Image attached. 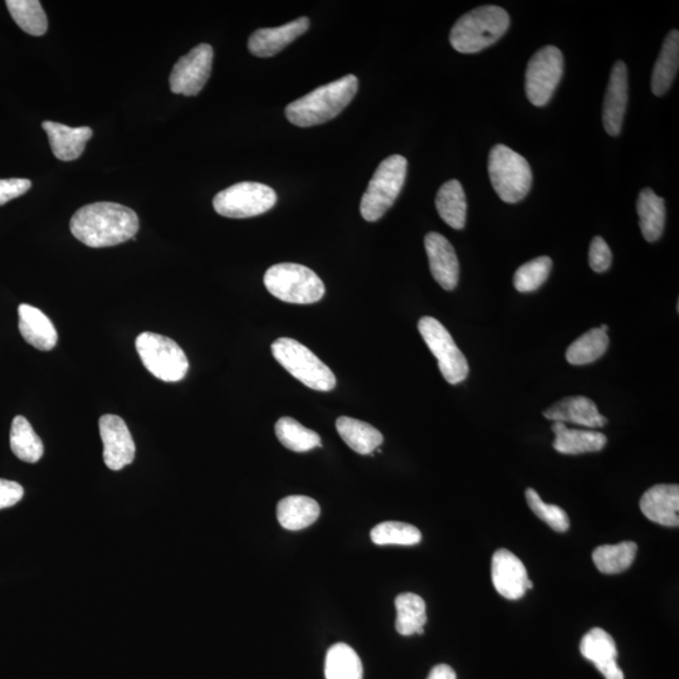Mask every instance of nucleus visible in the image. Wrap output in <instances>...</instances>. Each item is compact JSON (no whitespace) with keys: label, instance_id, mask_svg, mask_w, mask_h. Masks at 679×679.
Listing matches in <instances>:
<instances>
[{"label":"nucleus","instance_id":"nucleus-31","mask_svg":"<svg viewBox=\"0 0 679 679\" xmlns=\"http://www.w3.org/2000/svg\"><path fill=\"white\" fill-rule=\"evenodd\" d=\"M326 679H363V664L358 653L345 643H337L327 652Z\"/></svg>","mask_w":679,"mask_h":679},{"label":"nucleus","instance_id":"nucleus-36","mask_svg":"<svg viewBox=\"0 0 679 679\" xmlns=\"http://www.w3.org/2000/svg\"><path fill=\"white\" fill-rule=\"evenodd\" d=\"M371 540L375 545H418L422 541V532L417 527L404 522L387 521L371 530Z\"/></svg>","mask_w":679,"mask_h":679},{"label":"nucleus","instance_id":"nucleus-20","mask_svg":"<svg viewBox=\"0 0 679 679\" xmlns=\"http://www.w3.org/2000/svg\"><path fill=\"white\" fill-rule=\"evenodd\" d=\"M545 418L559 423H573L586 428H602L607 418L599 413L597 404L586 397L561 399L544 413Z\"/></svg>","mask_w":679,"mask_h":679},{"label":"nucleus","instance_id":"nucleus-3","mask_svg":"<svg viewBox=\"0 0 679 679\" xmlns=\"http://www.w3.org/2000/svg\"><path fill=\"white\" fill-rule=\"evenodd\" d=\"M510 27V16L497 6H482L464 14L454 24L449 41L454 50L471 55L502 38Z\"/></svg>","mask_w":679,"mask_h":679},{"label":"nucleus","instance_id":"nucleus-15","mask_svg":"<svg viewBox=\"0 0 679 679\" xmlns=\"http://www.w3.org/2000/svg\"><path fill=\"white\" fill-rule=\"evenodd\" d=\"M310 19L301 17L296 21L277 28H261L248 41V50L253 56L268 58L276 56L302 34L309 31Z\"/></svg>","mask_w":679,"mask_h":679},{"label":"nucleus","instance_id":"nucleus-35","mask_svg":"<svg viewBox=\"0 0 679 679\" xmlns=\"http://www.w3.org/2000/svg\"><path fill=\"white\" fill-rule=\"evenodd\" d=\"M609 346L607 332L591 329L574 341L566 351V360L573 365L594 363L605 354Z\"/></svg>","mask_w":679,"mask_h":679},{"label":"nucleus","instance_id":"nucleus-18","mask_svg":"<svg viewBox=\"0 0 679 679\" xmlns=\"http://www.w3.org/2000/svg\"><path fill=\"white\" fill-rule=\"evenodd\" d=\"M628 105V68L624 62H615L610 73L603 107V124L607 133L618 136L622 131Z\"/></svg>","mask_w":679,"mask_h":679},{"label":"nucleus","instance_id":"nucleus-1","mask_svg":"<svg viewBox=\"0 0 679 679\" xmlns=\"http://www.w3.org/2000/svg\"><path fill=\"white\" fill-rule=\"evenodd\" d=\"M139 217L125 205L100 202L85 205L71 218L73 237L91 248L114 247L139 232Z\"/></svg>","mask_w":679,"mask_h":679},{"label":"nucleus","instance_id":"nucleus-13","mask_svg":"<svg viewBox=\"0 0 679 679\" xmlns=\"http://www.w3.org/2000/svg\"><path fill=\"white\" fill-rule=\"evenodd\" d=\"M99 428L106 466L111 471H121L133 463L136 447L124 419L112 414L102 415Z\"/></svg>","mask_w":679,"mask_h":679},{"label":"nucleus","instance_id":"nucleus-24","mask_svg":"<svg viewBox=\"0 0 679 679\" xmlns=\"http://www.w3.org/2000/svg\"><path fill=\"white\" fill-rule=\"evenodd\" d=\"M554 448L563 454H583L602 451L607 446L608 439L603 433L570 429L564 423L555 422Z\"/></svg>","mask_w":679,"mask_h":679},{"label":"nucleus","instance_id":"nucleus-32","mask_svg":"<svg viewBox=\"0 0 679 679\" xmlns=\"http://www.w3.org/2000/svg\"><path fill=\"white\" fill-rule=\"evenodd\" d=\"M11 448L21 461L27 463H37L45 452L41 438L34 432L31 423L22 415L13 419Z\"/></svg>","mask_w":679,"mask_h":679},{"label":"nucleus","instance_id":"nucleus-14","mask_svg":"<svg viewBox=\"0 0 679 679\" xmlns=\"http://www.w3.org/2000/svg\"><path fill=\"white\" fill-rule=\"evenodd\" d=\"M491 575L497 593L508 600H519L532 589L524 563L506 549L497 550L493 555Z\"/></svg>","mask_w":679,"mask_h":679},{"label":"nucleus","instance_id":"nucleus-16","mask_svg":"<svg viewBox=\"0 0 679 679\" xmlns=\"http://www.w3.org/2000/svg\"><path fill=\"white\" fill-rule=\"evenodd\" d=\"M580 652L581 656L598 668L605 679H624V673L617 662V646L612 635L604 629L589 630L581 639Z\"/></svg>","mask_w":679,"mask_h":679},{"label":"nucleus","instance_id":"nucleus-33","mask_svg":"<svg viewBox=\"0 0 679 679\" xmlns=\"http://www.w3.org/2000/svg\"><path fill=\"white\" fill-rule=\"evenodd\" d=\"M275 431L278 441L290 451L304 453L321 447L319 434L302 426L296 419L290 417L278 419Z\"/></svg>","mask_w":679,"mask_h":679},{"label":"nucleus","instance_id":"nucleus-30","mask_svg":"<svg viewBox=\"0 0 679 679\" xmlns=\"http://www.w3.org/2000/svg\"><path fill=\"white\" fill-rule=\"evenodd\" d=\"M637 551L638 546L633 541H623L617 545H603L594 550L593 561L600 573L620 574L633 565Z\"/></svg>","mask_w":679,"mask_h":679},{"label":"nucleus","instance_id":"nucleus-4","mask_svg":"<svg viewBox=\"0 0 679 679\" xmlns=\"http://www.w3.org/2000/svg\"><path fill=\"white\" fill-rule=\"evenodd\" d=\"M263 282L271 295L288 304H316L325 295L321 278L297 263H280L268 268Z\"/></svg>","mask_w":679,"mask_h":679},{"label":"nucleus","instance_id":"nucleus-41","mask_svg":"<svg viewBox=\"0 0 679 679\" xmlns=\"http://www.w3.org/2000/svg\"><path fill=\"white\" fill-rule=\"evenodd\" d=\"M23 495L24 490L19 483L0 478V510L17 505Z\"/></svg>","mask_w":679,"mask_h":679},{"label":"nucleus","instance_id":"nucleus-42","mask_svg":"<svg viewBox=\"0 0 679 679\" xmlns=\"http://www.w3.org/2000/svg\"><path fill=\"white\" fill-rule=\"evenodd\" d=\"M427 679H457V674L454 672L452 667L447 666V664H438L429 673Z\"/></svg>","mask_w":679,"mask_h":679},{"label":"nucleus","instance_id":"nucleus-8","mask_svg":"<svg viewBox=\"0 0 679 679\" xmlns=\"http://www.w3.org/2000/svg\"><path fill=\"white\" fill-rule=\"evenodd\" d=\"M135 346L146 370L156 379L166 383H177L187 376L189 371L187 355L169 337L154 332H143L136 337Z\"/></svg>","mask_w":679,"mask_h":679},{"label":"nucleus","instance_id":"nucleus-27","mask_svg":"<svg viewBox=\"0 0 679 679\" xmlns=\"http://www.w3.org/2000/svg\"><path fill=\"white\" fill-rule=\"evenodd\" d=\"M679 65V32L677 29L668 33L664 39L652 75V91L656 96H663L672 86Z\"/></svg>","mask_w":679,"mask_h":679},{"label":"nucleus","instance_id":"nucleus-11","mask_svg":"<svg viewBox=\"0 0 679 679\" xmlns=\"http://www.w3.org/2000/svg\"><path fill=\"white\" fill-rule=\"evenodd\" d=\"M564 73L563 53L554 46H546L532 56L526 70V95L537 107L547 105L559 86Z\"/></svg>","mask_w":679,"mask_h":679},{"label":"nucleus","instance_id":"nucleus-9","mask_svg":"<svg viewBox=\"0 0 679 679\" xmlns=\"http://www.w3.org/2000/svg\"><path fill=\"white\" fill-rule=\"evenodd\" d=\"M277 194L268 185L243 182L219 192L213 199L219 216L244 219L261 216L275 207Z\"/></svg>","mask_w":679,"mask_h":679},{"label":"nucleus","instance_id":"nucleus-34","mask_svg":"<svg viewBox=\"0 0 679 679\" xmlns=\"http://www.w3.org/2000/svg\"><path fill=\"white\" fill-rule=\"evenodd\" d=\"M6 6L13 21L31 36H43L48 29V19L38 0H7Z\"/></svg>","mask_w":679,"mask_h":679},{"label":"nucleus","instance_id":"nucleus-38","mask_svg":"<svg viewBox=\"0 0 679 679\" xmlns=\"http://www.w3.org/2000/svg\"><path fill=\"white\" fill-rule=\"evenodd\" d=\"M526 500L529 503L531 511L539 517L542 521L546 522L551 529L558 532H566L570 527V520L568 514L563 510V508L556 505H549L541 500L539 493L532 488L526 491Z\"/></svg>","mask_w":679,"mask_h":679},{"label":"nucleus","instance_id":"nucleus-17","mask_svg":"<svg viewBox=\"0 0 679 679\" xmlns=\"http://www.w3.org/2000/svg\"><path fill=\"white\" fill-rule=\"evenodd\" d=\"M424 246L434 280L444 290L453 291L459 281V262L452 244L442 234L431 232L424 239Z\"/></svg>","mask_w":679,"mask_h":679},{"label":"nucleus","instance_id":"nucleus-37","mask_svg":"<svg viewBox=\"0 0 679 679\" xmlns=\"http://www.w3.org/2000/svg\"><path fill=\"white\" fill-rule=\"evenodd\" d=\"M553 261L550 257H537L535 260L525 263L514 276V285L519 292H534L544 285L550 276Z\"/></svg>","mask_w":679,"mask_h":679},{"label":"nucleus","instance_id":"nucleus-23","mask_svg":"<svg viewBox=\"0 0 679 679\" xmlns=\"http://www.w3.org/2000/svg\"><path fill=\"white\" fill-rule=\"evenodd\" d=\"M321 508L314 498L288 496L277 505V519L283 529L304 530L319 519Z\"/></svg>","mask_w":679,"mask_h":679},{"label":"nucleus","instance_id":"nucleus-19","mask_svg":"<svg viewBox=\"0 0 679 679\" xmlns=\"http://www.w3.org/2000/svg\"><path fill=\"white\" fill-rule=\"evenodd\" d=\"M643 515L654 524L679 526V487L678 485H657L644 493L641 498Z\"/></svg>","mask_w":679,"mask_h":679},{"label":"nucleus","instance_id":"nucleus-6","mask_svg":"<svg viewBox=\"0 0 679 679\" xmlns=\"http://www.w3.org/2000/svg\"><path fill=\"white\" fill-rule=\"evenodd\" d=\"M408 161L402 155L381 161L360 203L361 216L368 222L379 221L393 207L407 178Z\"/></svg>","mask_w":679,"mask_h":679},{"label":"nucleus","instance_id":"nucleus-5","mask_svg":"<svg viewBox=\"0 0 679 679\" xmlns=\"http://www.w3.org/2000/svg\"><path fill=\"white\" fill-rule=\"evenodd\" d=\"M488 174L493 189L505 203H519L530 192L532 172L529 161L506 145L498 144L491 149Z\"/></svg>","mask_w":679,"mask_h":679},{"label":"nucleus","instance_id":"nucleus-29","mask_svg":"<svg viewBox=\"0 0 679 679\" xmlns=\"http://www.w3.org/2000/svg\"><path fill=\"white\" fill-rule=\"evenodd\" d=\"M397 608V628L400 635L410 637L413 634L422 635L424 625L427 624L426 602L419 595L413 593L400 594L395 599Z\"/></svg>","mask_w":679,"mask_h":679},{"label":"nucleus","instance_id":"nucleus-40","mask_svg":"<svg viewBox=\"0 0 679 679\" xmlns=\"http://www.w3.org/2000/svg\"><path fill=\"white\" fill-rule=\"evenodd\" d=\"M31 187V180L28 179H0V205L21 197Z\"/></svg>","mask_w":679,"mask_h":679},{"label":"nucleus","instance_id":"nucleus-10","mask_svg":"<svg viewBox=\"0 0 679 679\" xmlns=\"http://www.w3.org/2000/svg\"><path fill=\"white\" fill-rule=\"evenodd\" d=\"M418 329L429 350L436 356L443 378L453 385L466 380L470 366L446 327L434 317L426 316L419 320Z\"/></svg>","mask_w":679,"mask_h":679},{"label":"nucleus","instance_id":"nucleus-21","mask_svg":"<svg viewBox=\"0 0 679 679\" xmlns=\"http://www.w3.org/2000/svg\"><path fill=\"white\" fill-rule=\"evenodd\" d=\"M42 127L48 135L53 154L62 161L80 158L86 149L87 141L94 135V131L87 126L70 127L58 122L45 121Z\"/></svg>","mask_w":679,"mask_h":679},{"label":"nucleus","instance_id":"nucleus-26","mask_svg":"<svg viewBox=\"0 0 679 679\" xmlns=\"http://www.w3.org/2000/svg\"><path fill=\"white\" fill-rule=\"evenodd\" d=\"M639 226L648 242H656L662 237L666 224V203L652 189H643L637 202Z\"/></svg>","mask_w":679,"mask_h":679},{"label":"nucleus","instance_id":"nucleus-22","mask_svg":"<svg viewBox=\"0 0 679 679\" xmlns=\"http://www.w3.org/2000/svg\"><path fill=\"white\" fill-rule=\"evenodd\" d=\"M19 331L29 345L50 351L57 345L58 334L52 321L37 307L23 304L18 307Z\"/></svg>","mask_w":679,"mask_h":679},{"label":"nucleus","instance_id":"nucleus-28","mask_svg":"<svg viewBox=\"0 0 679 679\" xmlns=\"http://www.w3.org/2000/svg\"><path fill=\"white\" fill-rule=\"evenodd\" d=\"M436 207L439 216L449 227L463 229L466 226L467 200L462 184L458 180H449L438 190Z\"/></svg>","mask_w":679,"mask_h":679},{"label":"nucleus","instance_id":"nucleus-39","mask_svg":"<svg viewBox=\"0 0 679 679\" xmlns=\"http://www.w3.org/2000/svg\"><path fill=\"white\" fill-rule=\"evenodd\" d=\"M613 256L608 243L602 237H595L589 249V263L591 270L602 273L612 266Z\"/></svg>","mask_w":679,"mask_h":679},{"label":"nucleus","instance_id":"nucleus-2","mask_svg":"<svg viewBox=\"0 0 679 679\" xmlns=\"http://www.w3.org/2000/svg\"><path fill=\"white\" fill-rule=\"evenodd\" d=\"M358 90L359 80L354 75L327 83L288 105L287 120L300 127L325 124L343 112Z\"/></svg>","mask_w":679,"mask_h":679},{"label":"nucleus","instance_id":"nucleus-7","mask_svg":"<svg viewBox=\"0 0 679 679\" xmlns=\"http://www.w3.org/2000/svg\"><path fill=\"white\" fill-rule=\"evenodd\" d=\"M272 355L293 378L317 392H331L336 387V376L329 366L299 341L281 337L272 344Z\"/></svg>","mask_w":679,"mask_h":679},{"label":"nucleus","instance_id":"nucleus-12","mask_svg":"<svg viewBox=\"0 0 679 679\" xmlns=\"http://www.w3.org/2000/svg\"><path fill=\"white\" fill-rule=\"evenodd\" d=\"M213 56L212 46L203 43L180 58L169 80L173 94L197 96L209 80Z\"/></svg>","mask_w":679,"mask_h":679},{"label":"nucleus","instance_id":"nucleus-25","mask_svg":"<svg viewBox=\"0 0 679 679\" xmlns=\"http://www.w3.org/2000/svg\"><path fill=\"white\" fill-rule=\"evenodd\" d=\"M337 433L356 453L373 454L384 442L383 434L369 423L361 420L340 417L336 420Z\"/></svg>","mask_w":679,"mask_h":679}]
</instances>
